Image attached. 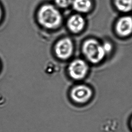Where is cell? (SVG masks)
<instances>
[{"label":"cell","instance_id":"8fae6325","mask_svg":"<svg viewBox=\"0 0 132 132\" xmlns=\"http://www.w3.org/2000/svg\"><path fill=\"white\" fill-rule=\"evenodd\" d=\"M102 46L106 54L110 53L112 50V46L110 43L108 42H105L104 44H102Z\"/></svg>","mask_w":132,"mask_h":132},{"label":"cell","instance_id":"ba28073f","mask_svg":"<svg viewBox=\"0 0 132 132\" xmlns=\"http://www.w3.org/2000/svg\"><path fill=\"white\" fill-rule=\"evenodd\" d=\"M72 6L76 11L80 13H86L91 9V0H73Z\"/></svg>","mask_w":132,"mask_h":132},{"label":"cell","instance_id":"7a4b0ae2","mask_svg":"<svg viewBox=\"0 0 132 132\" xmlns=\"http://www.w3.org/2000/svg\"><path fill=\"white\" fill-rule=\"evenodd\" d=\"M82 52L88 60L94 63L100 62L106 54L102 44L94 39H89L83 43Z\"/></svg>","mask_w":132,"mask_h":132},{"label":"cell","instance_id":"277c9868","mask_svg":"<svg viewBox=\"0 0 132 132\" xmlns=\"http://www.w3.org/2000/svg\"><path fill=\"white\" fill-rule=\"evenodd\" d=\"M68 70L70 76L72 78L78 80L85 77L88 70V67L83 60L76 59L70 63Z\"/></svg>","mask_w":132,"mask_h":132},{"label":"cell","instance_id":"52a82bcc","mask_svg":"<svg viewBox=\"0 0 132 132\" xmlns=\"http://www.w3.org/2000/svg\"><path fill=\"white\" fill-rule=\"evenodd\" d=\"M85 25V21L82 16L74 15L70 17L67 22L68 29L74 33H79L82 30Z\"/></svg>","mask_w":132,"mask_h":132},{"label":"cell","instance_id":"9c48e42d","mask_svg":"<svg viewBox=\"0 0 132 132\" xmlns=\"http://www.w3.org/2000/svg\"><path fill=\"white\" fill-rule=\"evenodd\" d=\"M116 7L119 11L127 12L132 10V0H114Z\"/></svg>","mask_w":132,"mask_h":132},{"label":"cell","instance_id":"4fadbf2b","mask_svg":"<svg viewBox=\"0 0 132 132\" xmlns=\"http://www.w3.org/2000/svg\"></svg>","mask_w":132,"mask_h":132},{"label":"cell","instance_id":"3957f363","mask_svg":"<svg viewBox=\"0 0 132 132\" xmlns=\"http://www.w3.org/2000/svg\"><path fill=\"white\" fill-rule=\"evenodd\" d=\"M73 51V44L68 38H64L59 40L55 44L54 52L59 59L66 60L70 57Z\"/></svg>","mask_w":132,"mask_h":132},{"label":"cell","instance_id":"30bf717a","mask_svg":"<svg viewBox=\"0 0 132 132\" xmlns=\"http://www.w3.org/2000/svg\"><path fill=\"white\" fill-rule=\"evenodd\" d=\"M73 0H54L55 5L57 7L66 8L71 6Z\"/></svg>","mask_w":132,"mask_h":132},{"label":"cell","instance_id":"7c38bea8","mask_svg":"<svg viewBox=\"0 0 132 132\" xmlns=\"http://www.w3.org/2000/svg\"><path fill=\"white\" fill-rule=\"evenodd\" d=\"M2 15H3V12H2V8L1 6H0V21L2 19Z\"/></svg>","mask_w":132,"mask_h":132},{"label":"cell","instance_id":"6da1fadb","mask_svg":"<svg viewBox=\"0 0 132 132\" xmlns=\"http://www.w3.org/2000/svg\"><path fill=\"white\" fill-rule=\"evenodd\" d=\"M37 18L39 24L47 29H57L62 21V15L57 7L50 4H44L40 7Z\"/></svg>","mask_w":132,"mask_h":132},{"label":"cell","instance_id":"5b68a950","mask_svg":"<svg viewBox=\"0 0 132 132\" xmlns=\"http://www.w3.org/2000/svg\"><path fill=\"white\" fill-rule=\"evenodd\" d=\"M71 97L74 101L78 103H84L87 101L92 95V90L85 86H78L72 89Z\"/></svg>","mask_w":132,"mask_h":132},{"label":"cell","instance_id":"8992f818","mask_svg":"<svg viewBox=\"0 0 132 132\" xmlns=\"http://www.w3.org/2000/svg\"><path fill=\"white\" fill-rule=\"evenodd\" d=\"M118 34L121 36H127L132 33V17L125 16L118 20L116 26Z\"/></svg>","mask_w":132,"mask_h":132}]
</instances>
